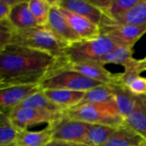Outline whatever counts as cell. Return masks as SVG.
<instances>
[{"instance_id": "7402d4cb", "label": "cell", "mask_w": 146, "mask_h": 146, "mask_svg": "<svg viewBox=\"0 0 146 146\" xmlns=\"http://www.w3.org/2000/svg\"><path fill=\"white\" fill-rule=\"evenodd\" d=\"M133 54V49H129L122 46H116L112 51H110L104 56L99 58L95 62L103 66L106 64L121 65L126 69L131 65L133 60L134 59Z\"/></svg>"}, {"instance_id": "277c9868", "label": "cell", "mask_w": 146, "mask_h": 146, "mask_svg": "<svg viewBox=\"0 0 146 146\" xmlns=\"http://www.w3.org/2000/svg\"><path fill=\"white\" fill-rule=\"evenodd\" d=\"M116 46L104 35L94 39H82L68 45L65 50V60L67 63L95 62Z\"/></svg>"}, {"instance_id": "3957f363", "label": "cell", "mask_w": 146, "mask_h": 146, "mask_svg": "<svg viewBox=\"0 0 146 146\" xmlns=\"http://www.w3.org/2000/svg\"><path fill=\"white\" fill-rule=\"evenodd\" d=\"M63 115L68 118L90 124H98L119 127L125 124L115 101L87 104L65 110Z\"/></svg>"}, {"instance_id": "5bb4252c", "label": "cell", "mask_w": 146, "mask_h": 146, "mask_svg": "<svg viewBox=\"0 0 146 146\" xmlns=\"http://www.w3.org/2000/svg\"><path fill=\"white\" fill-rule=\"evenodd\" d=\"M108 24L146 26V0H139L132 9L116 17L108 18L104 15L101 26Z\"/></svg>"}, {"instance_id": "8fae6325", "label": "cell", "mask_w": 146, "mask_h": 146, "mask_svg": "<svg viewBox=\"0 0 146 146\" xmlns=\"http://www.w3.org/2000/svg\"><path fill=\"white\" fill-rule=\"evenodd\" d=\"M62 68H67L74 71L79 72L81 74L86 76L87 78L104 84L120 83L121 74H113L107 70L104 66L96 62L67 63Z\"/></svg>"}, {"instance_id": "f1b7e54d", "label": "cell", "mask_w": 146, "mask_h": 146, "mask_svg": "<svg viewBox=\"0 0 146 146\" xmlns=\"http://www.w3.org/2000/svg\"><path fill=\"white\" fill-rule=\"evenodd\" d=\"M14 27L9 20L0 21V49L9 44Z\"/></svg>"}, {"instance_id": "7c38bea8", "label": "cell", "mask_w": 146, "mask_h": 146, "mask_svg": "<svg viewBox=\"0 0 146 146\" xmlns=\"http://www.w3.org/2000/svg\"><path fill=\"white\" fill-rule=\"evenodd\" d=\"M56 3L74 14L88 19L98 26H101L104 14L98 8L94 6L90 1L82 0H57Z\"/></svg>"}, {"instance_id": "2e32d148", "label": "cell", "mask_w": 146, "mask_h": 146, "mask_svg": "<svg viewBox=\"0 0 146 146\" xmlns=\"http://www.w3.org/2000/svg\"><path fill=\"white\" fill-rule=\"evenodd\" d=\"M101 146H146V139L124 124L119 127L110 139Z\"/></svg>"}, {"instance_id": "ffe728a7", "label": "cell", "mask_w": 146, "mask_h": 146, "mask_svg": "<svg viewBox=\"0 0 146 146\" xmlns=\"http://www.w3.org/2000/svg\"><path fill=\"white\" fill-rule=\"evenodd\" d=\"M118 127L92 124L84 137L82 144L88 146H101L105 144Z\"/></svg>"}, {"instance_id": "8992f818", "label": "cell", "mask_w": 146, "mask_h": 146, "mask_svg": "<svg viewBox=\"0 0 146 146\" xmlns=\"http://www.w3.org/2000/svg\"><path fill=\"white\" fill-rule=\"evenodd\" d=\"M6 115H9L14 126L21 132L40 123H47L49 125L62 118L63 112L55 113L33 108H19L13 109Z\"/></svg>"}, {"instance_id": "44dd1931", "label": "cell", "mask_w": 146, "mask_h": 146, "mask_svg": "<svg viewBox=\"0 0 146 146\" xmlns=\"http://www.w3.org/2000/svg\"><path fill=\"white\" fill-rule=\"evenodd\" d=\"M52 140V133L49 127L38 132L21 131L15 141L18 146H44Z\"/></svg>"}, {"instance_id": "4fadbf2b", "label": "cell", "mask_w": 146, "mask_h": 146, "mask_svg": "<svg viewBox=\"0 0 146 146\" xmlns=\"http://www.w3.org/2000/svg\"><path fill=\"white\" fill-rule=\"evenodd\" d=\"M58 8L68 21L71 27L81 39H94L101 36L100 27L97 24L85 17L68 11L59 6Z\"/></svg>"}, {"instance_id": "83f0119b", "label": "cell", "mask_w": 146, "mask_h": 146, "mask_svg": "<svg viewBox=\"0 0 146 146\" xmlns=\"http://www.w3.org/2000/svg\"><path fill=\"white\" fill-rule=\"evenodd\" d=\"M139 1V0H111L104 15L108 18L116 17L132 9Z\"/></svg>"}, {"instance_id": "4316f807", "label": "cell", "mask_w": 146, "mask_h": 146, "mask_svg": "<svg viewBox=\"0 0 146 146\" xmlns=\"http://www.w3.org/2000/svg\"><path fill=\"white\" fill-rule=\"evenodd\" d=\"M20 131L14 126L9 115L0 113V145L15 143Z\"/></svg>"}, {"instance_id": "9a60e30c", "label": "cell", "mask_w": 146, "mask_h": 146, "mask_svg": "<svg viewBox=\"0 0 146 146\" xmlns=\"http://www.w3.org/2000/svg\"><path fill=\"white\" fill-rule=\"evenodd\" d=\"M15 28L25 29L38 27V24L31 12L29 1H17L12 8L8 18Z\"/></svg>"}, {"instance_id": "e0dca14e", "label": "cell", "mask_w": 146, "mask_h": 146, "mask_svg": "<svg viewBox=\"0 0 146 146\" xmlns=\"http://www.w3.org/2000/svg\"><path fill=\"white\" fill-rule=\"evenodd\" d=\"M45 96L64 111L78 105L83 99L86 92H79L63 89L44 90Z\"/></svg>"}, {"instance_id": "9c48e42d", "label": "cell", "mask_w": 146, "mask_h": 146, "mask_svg": "<svg viewBox=\"0 0 146 146\" xmlns=\"http://www.w3.org/2000/svg\"><path fill=\"white\" fill-rule=\"evenodd\" d=\"M41 91L39 85H20L0 89L1 112L7 114L31 95Z\"/></svg>"}, {"instance_id": "e575fe53", "label": "cell", "mask_w": 146, "mask_h": 146, "mask_svg": "<svg viewBox=\"0 0 146 146\" xmlns=\"http://www.w3.org/2000/svg\"><path fill=\"white\" fill-rule=\"evenodd\" d=\"M141 60H142L143 62H146V56L145 57V58H144V59H141Z\"/></svg>"}, {"instance_id": "ba28073f", "label": "cell", "mask_w": 146, "mask_h": 146, "mask_svg": "<svg viewBox=\"0 0 146 146\" xmlns=\"http://www.w3.org/2000/svg\"><path fill=\"white\" fill-rule=\"evenodd\" d=\"M101 35L106 36L117 46L133 49L137 41L146 33V26L102 25Z\"/></svg>"}, {"instance_id": "ac0fdd59", "label": "cell", "mask_w": 146, "mask_h": 146, "mask_svg": "<svg viewBox=\"0 0 146 146\" xmlns=\"http://www.w3.org/2000/svg\"><path fill=\"white\" fill-rule=\"evenodd\" d=\"M113 90L115 103L124 119H126L133 110L137 96L133 94L125 86L121 83L110 84Z\"/></svg>"}, {"instance_id": "1f68e13d", "label": "cell", "mask_w": 146, "mask_h": 146, "mask_svg": "<svg viewBox=\"0 0 146 146\" xmlns=\"http://www.w3.org/2000/svg\"><path fill=\"white\" fill-rule=\"evenodd\" d=\"M44 146H88L80 143H74V142H66L60 140H51Z\"/></svg>"}, {"instance_id": "d4e9b609", "label": "cell", "mask_w": 146, "mask_h": 146, "mask_svg": "<svg viewBox=\"0 0 146 146\" xmlns=\"http://www.w3.org/2000/svg\"><path fill=\"white\" fill-rule=\"evenodd\" d=\"M120 83L135 96L146 95V78L133 71H124L120 74Z\"/></svg>"}, {"instance_id": "d6986e66", "label": "cell", "mask_w": 146, "mask_h": 146, "mask_svg": "<svg viewBox=\"0 0 146 146\" xmlns=\"http://www.w3.org/2000/svg\"><path fill=\"white\" fill-rule=\"evenodd\" d=\"M125 124L146 139V95L137 96L135 107L125 119Z\"/></svg>"}, {"instance_id": "836d02e7", "label": "cell", "mask_w": 146, "mask_h": 146, "mask_svg": "<svg viewBox=\"0 0 146 146\" xmlns=\"http://www.w3.org/2000/svg\"><path fill=\"white\" fill-rule=\"evenodd\" d=\"M0 146H18L16 145V143L15 142V143H11V144H8V145H0Z\"/></svg>"}, {"instance_id": "4dcf8cb0", "label": "cell", "mask_w": 146, "mask_h": 146, "mask_svg": "<svg viewBox=\"0 0 146 146\" xmlns=\"http://www.w3.org/2000/svg\"><path fill=\"white\" fill-rule=\"evenodd\" d=\"M90 2L94 6L98 8L100 10H102L104 14H105L111 3V0H90Z\"/></svg>"}, {"instance_id": "52a82bcc", "label": "cell", "mask_w": 146, "mask_h": 146, "mask_svg": "<svg viewBox=\"0 0 146 146\" xmlns=\"http://www.w3.org/2000/svg\"><path fill=\"white\" fill-rule=\"evenodd\" d=\"M92 124L74 120L62 115L59 120L48 125L52 133V140L80 143Z\"/></svg>"}, {"instance_id": "d6a6232c", "label": "cell", "mask_w": 146, "mask_h": 146, "mask_svg": "<svg viewBox=\"0 0 146 146\" xmlns=\"http://www.w3.org/2000/svg\"><path fill=\"white\" fill-rule=\"evenodd\" d=\"M145 71H146V62H143L142 60H137L133 72H136L140 74L142 72Z\"/></svg>"}, {"instance_id": "6da1fadb", "label": "cell", "mask_w": 146, "mask_h": 146, "mask_svg": "<svg viewBox=\"0 0 146 146\" xmlns=\"http://www.w3.org/2000/svg\"><path fill=\"white\" fill-rule=\"evenodd\" d=\"M65 64V61L48 52L8 44L0 49V89L39 85L50 73Z\"/></svg>"}, {"instance_id": "7a4b0ae2", "label": "cell", "mask_w": 146, "mask_h": 146, "mask_svg": "<svg viewBox=\"0 0 146 146\" xmlns=\"http://www.w3.org/2000/svg\"><path fill=\"white\" fill-rule=\"evenodd\" d=\"M9 44L45 51L65 62V50L68 45L59 39L47 27L40 26L25 29L14 27Z\"/></svg>"}, {"instance_id": "5b68a950", "label": "cell", "mask_w": 146, "mask_h": 146, "mask_svg": "<svg viewBox=\"0 0 146 146\" xmlns=\"http://www.w3.org/2000/svg\"><path fill=\"white\" fill-rule=\"evenodd\" d=\"M104 83L93 80L79 72L67 68H61L50 73L40 84L41 90L63 89L87 92Z\"/></svg>"}, {"instance_id": "484cf974", "label": "cell", "mask_w": 146, "mask_h": 146, "mask_svg": "<svg viewBox=\"0 0 146 146\" xmlns=\"http://www.w3.org/2000/svg\"><path fill=\"white\" fill-rule=\"evenodd\" d=\"M53 1L47 0H30L29 6L31 12L38 24L40 27H46Z\"/></svg>"}, {"instance_id": "cb8c5ba5", "label": "cell", "mask_w": 146, "mask_h": 146, "mask_svg": "<svg viewBox=\"0 0 146 146\" xmlns=\"http://www.w3.org/2000/svg\"><path fill=\"white\" fill-rule=\"evenodd\" d=\"M19 108H33L38 110H44L55 113L64 112V110L61 107L54 104L45 96L43 90L31 95L29 98L25 99L15 109H19Z\"/></svg>"}, {"instance_id": "603a6c76", "label": "cell", "mask_w": 146, "mask_h": 146, "mask_svg": "<svg viewBox=\"0 0 146 146\" xmlns=\"http://www.w3.org/2000/svg\"><path fill=\"white\" fill-rule=\"evenodd\" d=\"M113 101H115V99H114V94H113L111 85L104 84L90 91H87L83 99L80 101V103L74 108H78V107H81V106L87 105V104L113 102Z\"/></svg>"}, {"instance_id": "30bf717a", "label": "cell", "mask_w": 146, "mask_h": 146, "mask_svg": "<svg viewBox=\"0 0 146 146\" xmlns=\"http://www.w3.org/2000/svg\"><path fill=\"white\" fill-rule=\"evenodd\" d=\"M46 27L59 39L68 45L82 40L71 27L65 16L62 14L57 4L56 3V1H53V5Z\"/></svg>"}, {"instance_id": "f546056e", "label": "cell", "mask_w": 146, "mask_h": 146, "mask_svg": "<svg viewBox=\"0 0 146 146\" xmlns=\"http://www.w3.org/2000/svg\"><path fill=\"white\" fill-rule=\"evenodd\" d=\"M18 0L9 1V0H0V21L8 20L12 6L16 3Z\"/></svg>"}]
</instances>
